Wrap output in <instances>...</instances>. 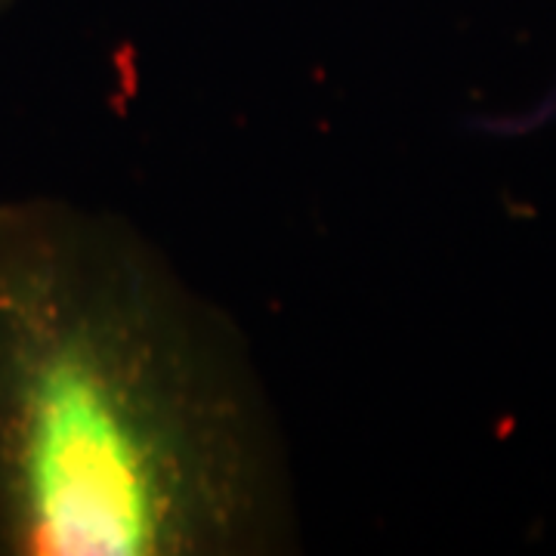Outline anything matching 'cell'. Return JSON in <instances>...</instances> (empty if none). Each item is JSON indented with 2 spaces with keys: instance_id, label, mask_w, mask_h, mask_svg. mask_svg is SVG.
<instances>
[{
  "instance_id": "obj_1",
  "label": "cell",
  "mask_w": 556,
  "mask_h": 556,
  "mask_svg": "<svg viewBox=\"0 0 556 556\" xmlns=\"http://www.w3.org/2000/svg\"><path fill=\"white\" fill-rule=\"evenodd\" d=\"M294 467L241 328L134 223L0 201V556H266Z\"/></svg>"
},
{
  "instance_id": "obj_2",
  "label": "cell",
  "mask_w": 556,
  "mask_h": 556,
  "mask_svg": "<svg viewBox=\"0 0 556 556\" xmlns=\"http://www.w3.org/2000/svg\"><path fill=\"white\" fill-rule=\"evenodd\" d=\"M10 7V0H0V10H7Z\"/></svg>"
}]
</instances>
